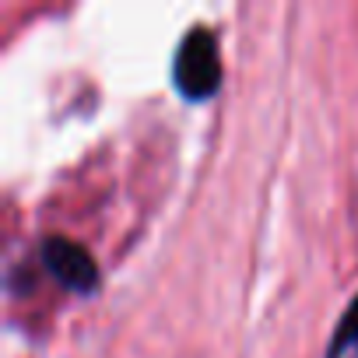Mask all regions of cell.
I'll return each mask as SVG.
<instances>
[{
    "label": "cell",
    "instance_id": "6da1fadb",
    "mask_svg": "<svg viewBox=\"0 0 358 358\" xmlns=\"http://www.w3.org/2000/svg\"><path fill=\"white\" fill-rule=\"evenodd\" d=\"M172 85L190 102H204L218 92L222 53H218V36L208 25H194L183 39H179L176 57H172Z\"/></svg>",
    "mask_w": 358,
    "mask_h": 358
},
{
    "label": "cell",
    "instance_id": "7a4b0ae2",
    "mask_svg": "<svg viewBox=\"0 0 358 358\" xmlns=\"http://www.w3.org/2000/svg\"><path fill=\"white\" fill-rule=\"evenodd\" d=\"M39 257L46 264V271L67 288V292H78V295H92L99 288V264L95 257L67 239V236H46L43 246H39Z\"/></svg>",
    "mask_w": 358,
    "mask_h": 358
},
{
    "label": "cell",
    "instance_id": "3957f363",
    "mask_svg": "<svg viewBox=\"0 0 358 358\" xmlns=\"http://www.w3.org/2000/svg\"><path fill=\"white\" fill-rule=\"evenodd\" d=\"M327 358H358V295L348 302L344 316L337 320L327 344Z\"/></svg>",
    "mask_w": 358,
    "mask_h": 358
}]
</instances>
